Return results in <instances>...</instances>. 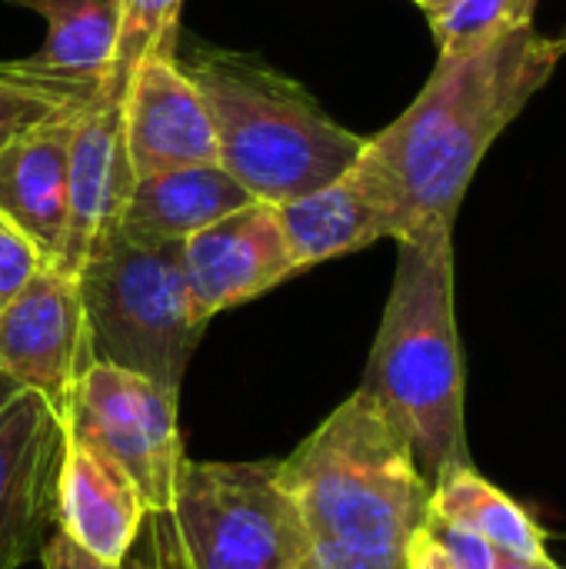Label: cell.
Returning <instances> with one entry per match:
<instances>
[{
	"instance_id": "1",
	"label": "cell",
	"mask_w": 566,
	"mask_h": 569,
	"mask_svg": "<svg viewBox=\"0 0 566 569\" xmlns=\"http://www.w3.org/2000/svg\"><path fill=\"white\" fill-rule=\"evenodd\" d=\"M566 50L520 27L464 53H440L414 103L364 140L354 163L394 220V240L454 230L467 187L524 107L550 83Z\"/></svg>"
},
{
	"instance_id": "2",
	"label": "cell",
	"mask_w": 566,
	"mask_h": 569,
	"mask_svg": "<svg viewBox=\"0 0 566 569\" xmlns=\"http://www.w3.org/2000/svg\"><path fill=\"white\" fill-rule=\"evenodd\" d=\"M277 480L304 530L297 569H407L430 483L364 390L277 463Z\"/></svg>"
},
{
	"instance_id": "3",
	"label": "cell",
	"mask_w": 566,
	"mask_h": 569,
	"mask_svg": "<svg viewBox=\"0 0 566 569\" xmlns=\"http://www.w3.org/2000/svg\"><path fill=\"white\" fill-rule=\"evenodd\" d=\"M360 390L404 437L430 490L474 467L454 310V230L397 240L394 287Z\"/></svg>"
},
{
	"instance_id": "4",
	"label": "cell",
	"mask_w": 566,
	"mask_h": 569,
	"mask_svg": "<svg viewBox=\"0 0 566 569\" xmlns=\"http://www.w3.org/2000/svg\"><path fill=\"white\" fill-rule=\"evenodd\" d=\"M180 67L210 110L217 163L254 200L280 207L334 183L357 163L367 137L340 127L277 67L217 47L197 50Z\"/></svg>"
},
{
	"instance_id": "5",
	"label": "cell",
	"mask_w": 566,
	"mask_h": 569,
	"mask_svg": "<svg viewBox=\"0 0 566 569\" xmlns=\"http://www.w3.org/2000/svg\"><path fill=\"white\" fill-rule=\"evenodd\" d=\"M180 250L183 243H143L117 230L77 273L93 357L173 397L210 323L190 293Z\"/></svg>"
},
{
	"instance_id": "6",
	"label": "cell",
	"mask_w": 566,
	"mask_h": 569,
	"mask_svg": "<svg viewBox=\"0 0 566 569\" xmlns=\"http://www.w3.org/2000/svg\"><path fill=\"white\" fill-rule=\"evenodd\" d=\"M157 569H297L304 530L277 463H183L173 503L150 517Z\"/></svg>"
},
{
	"instance_id": "7",
	"label": "cell",
	"mask_w": 566,
	"mask_h": 569,
	"mask_svg": "<svg viewBox=\"0 0 566 569\" xmlns=\"http://www.w3.org/2000/svg\"><path fill=\"white\" fill-rule=\"evenodd\" d=\"M67 437L117 463L133 480L147 517L170 510L187 463L173 393L147 377L93 360L77 387Z\"/></svg>"
},
{
	"instance_id": "8",
	"label": "cell",
	"mask_w": 566,
	"mask_h": 569,
	"mask_svg": "<svg viewBox=\"0 0 566 569\" xmlns=\"http://www.w3.org/2000/svg\"><path fill=\"white\" fill-rule=\"evenodd\" d=\"M93 360L77 277L43 263L0 313V380L37 393L67 427Z\"/></svg>"
},
{
	"instance_id": "9",
	"label": "cell",
	"mask_w": 566,
	"mask_h": 569,
	"mask_svg": "<svg viewBox=\"0 0 566 569\" xmlns=\"http://www.w3.org/2000/svg\"><path fill=\"white\" fill-rule=\"evenodd\" d=\"M67 427L30 390L0 380V569H20L57 527Z\"/></svg>"
},
{
	"instance_id": "10",
	"label": "cell",
	"mask_w": 566,
	"mask_h": 569,
	"mask_svg": "<svg viewBox=\"0 0 566 569\" xmlns=\"http://www.w3.org/2000/svg\"><path fill=\"white\" fill-rule=\"evenodd\" d=\"M137 177L127 153L123 100L103 87L80 110L70 143L67 227L50 267L77 277L80 267L120 230L123 207Z\"/></svg>"
},
{
	"instance_id": "11",
	"label": "cell",
	"mask_w": 566,
	"mask_h": 569,
	"mask_svg": "<svg viewBox=\"0 0 566 569\" xmlns=\"http://www.w3.org/2000/svg\"><path fill=\"white\" fill-rule=\"evenodd\" d=\"M183 273L207 320L297 277V260L274 203L250 200L183 240Z\"/></svg>"
},
{
	"instance_id": "12",
	"label": "cell",
	"mask_w": 566,
	"mask_h": 569,
	"mask_svg": "<svg viewBox=\"0 0 566 569\" xmlns=\"http://www.w3.org/2000/svg\"><path fill=\"white\" fill-rule=\"evenodd\" d=\"M123 130L137 180L177 167L217 163L210 110L177 53H157L137 67L123 97Z\"/></svg>"
},
{
	"instance_id": "13",
	"label": "cell",
	"mask_w": 566,
	"mask_h": 569,
	"mask_svg": "<svg viewBox=\"0 0 566 569\" xmlns=\"http://www.w3.org/2000/svg\"><path fill=\"white\" fill-rule=\"evenodd\" d=\"M83 107L87 100L33 123L0 150V217L37 247L43 263H53L63 240L70 143Z\"/></svg>"
},
{
	"instance_id": "14",
	"label": "cell",
	"mask_w": 566,
	"mask_h": 569,
	"mask_svg": "<svg viewBox=\"0 0 566 569\" xmlns=\"http://www.w3.org/2000/svg\"><path fill=\"white\" fill-rule=\"evenodd\" d=\"M147 520V507L133 480L67 437L57 483V530H63L83 553L120 567Z\"/></svg>"
},
{
	"instance_id": "15",
	"label": "cell",
	"mask_w": 566,
	"mask_h": 569,
	"mask_svg": "<svg viewBox=\"0 0 566 569\" xmlns=\"http://www.w3.org/2000/svg\"><path fill=\"white\" fill-rule=\"evenodd\" d=\"M254 197L220 167H177L140 177L120 217V233L143 243H183Z\"/></svg>"
},
{
	"instance_id": "16",
	"label": "cell",
	"mask_w": 566,
	"mask_h": 569,
	"mask_svg": "<svg viewBox=\"0 0 566 569\" xmlns=\"http://www.w3.org/2000/svg\"><path fill=\"white\" fill-rule=\"evenodd\" d=\"M297 270L357 253L377 240H394V220L377 193L350 167L334 183L277 207Z\"/></svg>"
},
{
	"instance_id": "17",
	"label": "cell",
	"mask_w": 566,
	"mask_h": 569,
	"mask_svg": "<svg viewBox=\"0 0 566 569\" xmlns=\"http://www.w3.org/2000/svg\"><path fill=\"white\" fill-rule=\"evenodd\" d=\"M427 513L477 533L504 557L550 560L544 547V530L534 523V517L524 507H517L504 490H497L490 480H484L474 467H464L447 480H440L430 490Z\"/></svg>"
},
{
	"instance_id": "18",
	"label": "cell",
	"mask_w": 566,
	"mask_h": 569,
	"mask_svg": "<svg viewBox=\"0 0 566 569\" xmlns=\"http://www.w3.org/2000/svg\"><path fill=\"white\" fill-rule=\"evenodd\" d=\"M47 20V40L30 57L37 67L103 83L120 30V0H10Z\"/></svg>"
},
{
	"instance_id": "19",
	"label": "cell",
	"mask_w": 566,
	"mask_h": 569,
	"mask_svg": "<svg viewBox=\"0 0 566 569\" xmlns=\"http://www.w3.org/2000/svg\"><path fill=\"white\" fill-rule=\"evenodd\" d=\"M100 90V83L70 80L60 73H50L27 60H3L0 63V150L33 123L90 100Z\"/></svg>"
},
{
	"instance_id": "20",
	"label": "cell",
	"mask_w": 566,
	"mask_h": 569,
	"mask_svg": "<svg viewBox=\"0 0 566 569\" xmlns=\"http://www.w3.org/2000/svg\"><path fill=\"white\" fill-rule=\"evenodd\" d=\"M180 7L183 0H120V30L100 83L110 97H127V87L147 57L177 53Z\"/></svg>"
},
{
	"instance_id": "21",
	"label": "cell",
	"mask_w": 566,
	"mask_h": 569,
	"mask_svg": "<svg viewBox=\"0 0 566 569\" xmlns=\"http://www.w3.org/2000/svg\"><path fill=\"white\" fill-rule=\"evenodd\" d=\"M534 10L537 0H450L427 20L440 53H464L530 27Z\"/></svg>"
},
{
	"instance_id": "22",
	"label": "cell",
	"mask_w": 566,
	"mask_h": 569,
	"mask_svg": "<svg viewBox=\"0 0 566 569\" xmlns=\"http://www.w3.org/2000/svg\"><path fill=\"white\" fill-rule=\"evenodd\" d=\"M407 569H497V550L477 533L427 513L410 540Z\"/></svg>"
},
{
	"instance_id": "23",
	"label": "cell",
	"mask_w": 566,
	"mask_h": 569,
	"mask_svg": "<svg viewBox=\"0 0 566 569\" xmlns=\"http://www.w3.org/2000/svg\"><path fill=\"white\" fill-rule=\"evenodd\" d=\"M40 267L43 257L37 253V247L0 217V313L13 303V297Z\"/></svg>"
},
{
	"instance_id": "24",
	"label": "cell",
	"mask_w": 566,
	"mask_h": 569,
	"mask_svg": "<svg viewBox=\"0 0 566 569\" xmlns=\"http://www.w3.org/2000/svg\"><path fill=\"white\" fill-rule=\"evenodd\" d=\"M40 560H43V569H120L113 563H103L90 553H83L63 530L53 527V533L47 537L43 550H40Z\"/></svg>"
},
{
	"instance_id": "25",
	"label": "cell",
	"mask_w": 566,
	"mask_h": 569,
	"mask_svg": "<svg viewBox=\"0 0 566 569\" xmlns=\"http://www.w3.org/2000/svg\"><path fill=\"white\" fill-rule=\"evenodd\" d=\"M497 569H560L554 560H517V557H504L497 553Z\"/></svg>"
},
{
	"instance_id": "26",
	"label": "cell",
	"mask_w": 566,
	"mask_h": 569,
	"mask_svg": "<svg viewBox=\"0 0 566 569\" xmlns=\"http://www.w3.org/2000/svg\"><path fill=\"white\" fill-rule=\"evenodd\" d=\"M414 3H417V7H420V10H424L427 17H430V13H437L440 7H447L450 0H414Z\"/></svg>"
},
{
	"instance_id": "27",
	"label": "cell",
	"mask_w": 566,
	"mask_h": 569,
	"mask_svg": "<svg viewBox=\"0 0 566 569\" xmlns=\"http://www.w3.org/2000/svg\"><path fill=\"white\" fill-rule=\"evenodd\" d=\"M120 569H157V567H150V563H143V560H123Z\"/></svg>"
},
{
	"instance_id": "28",
	"label": "cell",
	"mask_w": 566,
	"mask_h": 569,
	"mask_svg": "<svg viewBox=\"0 0 566 569\" xmlns=\"http://www.w3.org/2000/svg\"><path fill=\"white\" fill-rule=\"evenodd\" d=\"M557 40H560V47L566 50V23H564V30H560V37H557Z\"/></svg>"
},
{
	"instance_id": "29",
	"label": "cell",
	"mask_w": 566,
	"mask_h": 569,
	"mask_svg": "<svg viewBox=\"0 0 566 569\" xmlns=\"http://www.w3.org/2000/svg\"><path fill=\"white\" fill-rule=\"evenodd\" d=\"M564 569H566V567H564Z\"/></svg>"
}]
</instances>
